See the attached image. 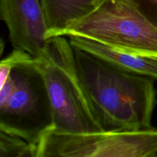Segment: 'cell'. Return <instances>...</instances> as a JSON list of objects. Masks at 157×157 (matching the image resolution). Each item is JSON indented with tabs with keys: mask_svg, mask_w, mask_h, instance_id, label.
Segmentation results:
<instances>
[{
	"mask_svg": "<svg viewBox=\"0 0 157 157\" xmlns=\"http://www.w3.org/2000/svg\"><path fill=\"white\" fill-rule=\"evenodd\" d=\"M71 45L121 70L157 80V58L122 52L82 37H68Z\"/></svg>",
	"mask_w": 157,
	"mask_h": 157,
	"instance_id": "52a82bcc",
	"label": "cell"
},
{
	"mask_svg": "<svg viewBox=\"0 0 157 157\" xmlns=\"http://www.w3.org/2000/svg\"><path fill=\"white\" fill-rule=\"evenodd\" d=\"M51 130L50 101L44 79L32 58L14 65L0 87V130L36 145Z\"/></svg>",
	"mask_w": 157,
	"mask_h": 157,
	"instance_id": "3957f363",
	"label": "cell"
},
{
	"mask_svg": "<svg viewBox=\"0 0 157 157\" xmlns=\"http://www.w3.org/2000/svg\"><path fill=\"white\" fill-rule=\"evenodd\" d=\"M77 71L93 110L107 131L152 128L154 79L121 70L73 47Z\"/></svg>",
	"mask_w": 157,
	"mask_h": 157,
	"instance_id": "6da1fadb",
	"label": "cell"
},
{
	"mask_svg": "<svg viewBox=\"0 0 157 157\" xmlns=\"http://www.w3.org/2000/svg\"><path fill=\"white\" fill-rule=\"evenodd\" d=\"M47 24L46 40L61 36L73 23L93 12L102 0H41Z\"/></svg>",
	"mask_w": 157,
	"mask_h": 157,
	"instance_id": "ba28073f",
	"label": "cell"
},
{
	"mask_svg": "<svg viewBox=\"0 0 157 157\" xmlns=\"http://www.w3.org/2000/svg\"><path fill=\"white\" fill-rule=\"evenodd\" d=\"M157 29V0H124Z\"/></svg>",
	"mask_w": 157,
	"mask_h": 157,
	"instance_id": "8fae6325",
	"label": "cell"
},
{
	"mask_svg": "<svg viewBox=\"0 0 157 157\" xmlns=\"http://www.w3.org/2000/svg\"><path fill=\"white\" fill-rule=\"evenodd\" d=\"M17 157H37L36 147H35V145H29Z\"/></svg>",
	"mask_w": 157,
	"mask_h": 157,
	"instance_id": "7c38bea8",
	"label": "cell"
},
{
	"mask_svg": "<svg viewBox=\"0 0 157 157\" xmlns=\"http://www.w3.org/2000/svg\"><path fill=\"white\" fill-rule=\"evenodd\" d=\"M32 55L19 49H14L6 58L2 60L0 63V87L5 84L10 75L11 70L16 63L25 61L32 58ZM34 58V57H33Z\"/></svg>",
	"mask_w": 157,
	"mask_h": 157,
	"instance_id": "30bf717a",
	"label": "cell"
},
{
	"mask_svg": "<svg viewBox=\"0 0 157 157\" xmlns=\"http://www.w3.org/2000/svg\"><path fill=\"white\" fill-rule=\"evenodd\" d=\"M29 145L21 138L0 130L1 157H17Z\"/></svg>",
	"mask_w": 157,
	"mask_h": 157,
	"instance_id": "9c48e42d",
	"label": "cell"
},
{
	"mask_svg": "<svg viewBox=\"0 0 157 157\" xmlns=\"http://www.w3.org/2000/svg\"><path fill=\"white\" fill-rule=\"evenodd\" d=\"M35 61L50 101L53 130L65 133L104 131L81 84L69 40L64 36L48 39Z\"/></svg>",
	"mask_w": 157,
	"mask_h": 157,
	"instance_id": "7a4b0ae2",
	"label": "cell"
},
{
	"mask_svg": "<svg viewBox=\"0 0 157 157\" xmlns=\"http://www.w3.org/2000/svg\"><path fill=\"white\" fill-rule=\"evenodd\" d=\"M150 157H157V153H156V154L153 155V156H150Z\"/></svg>",
	"mask_w": 157,
	"mask_h": 157,
	"instance_id": "4fadbf2b",
	"label": "cell"
},
{
	"mask_svg": "<svg viewBox=\"0 0 157 157\" xmlns=\"http://www.w3.org/2000/svg\"><path fill=\"white\" fill-rule=\"evenodd\" d=\"M35 147L37 157H150L157 153V129L92 133L51 130Z\"/></svg>",
	"mask_w": 157,
	"mask_h": 157,
	"instance_id": "5b68a950",
	"label": "cell"
},
{
	"mask_svg": "<svg viewBox=\"0 0 157 157\" xmlns=\"http://www.w3.org/2000/svg\"><path fill=\"white\" fill-rule=\"evenodd\" d=\"M61 36L89 38L122 52L157 58V29L124 0H102Z\"/></svg>",
	"mask_w": 157,
	"mask_h": 157,
	"instance_id": "277c9868",
	"label": "cell"
},
{
	"mask_svg": "<svg viewBox=\"0 0 157 157\" xmlns=\"http://www.w3.org/2000/svg\"><path fill=\"white\" fill-rule=\"evenodd\" d=\"M1 18L15 49L37 58L47 44V24L41 0H0Z\"/></svg>",
	"mask_w": 157,
	"mask_h": 157,
	"instance_id": "8992f818",
	"label": "cell"
}]
</instances>
